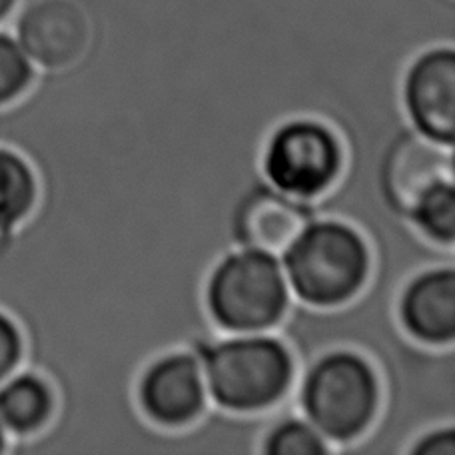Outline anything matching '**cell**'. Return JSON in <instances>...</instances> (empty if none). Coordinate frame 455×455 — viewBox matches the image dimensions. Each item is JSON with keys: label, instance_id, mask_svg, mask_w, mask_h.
Listing matches in <instances>:
<instances>
[{"label": "cell", "instance_id": "cell-1", "mask_svg": "<svg viewBox=\"0 0 455 455\" xmlns=\"http://www.w3.org/2000/svg\"><path fill=\"white\" fill-rule=\"evenodd\" d=\"M194 354L214 408L232 413L296 410V360L278 331L222 334Z\"/></svg>", "mask_w": 455, "mask_h": 455}, {"label": "cell", "instance_id": "cell-18", "mask_svg": "<svg viewBox=\"0 0 455 455\" xmlns=\"http://www.w3.org/2000/svg\"><path fill=\"white\" fill-rule=\"evenodd\" d=\"M16 6H19V0H0V22H4Z\"/></svg>", "mask_w": 455, "mask_h": 455}, {"label": "cell", "instance_id": "cell-7", "mask_svg": "<svg viewBox=\"0 0 455 455\" xmlns=\"http://www.w3.org/2000/svg\"><path fill=\"white\" fill-rule=\"evenodd\" d=\"M12 35L40 75H52L83 59L91 24L75 0H32L16 16Z\"/></svg>", "mask_w": 455, "mask_h": 455}, {"label": "cell", "instance_id": "cell-13", "mask_svg": "<svg viewBox=\"0 0 455 455\" xmlns=\"http://www.w3.org/2000/svg\"><path fill=\"white\" fill-rule=\"evenodd\" d=\"M408 222L421 238L455 250V178L426 186L408 208Z\"/></svg>", "mask_w": 455, "mask_h": 455}, {"label": "cell", "instance_id": "cell-19", "mask_svg": "<svg viewBox=\"0 0 455 455\" xmlns=\"http://www.w3.org/2000/svg\"><path fill=\"white\" fill-rule=\"evenodd\" d=\"M11 445H12L11 437H8V434H6V429L3 427V424H0V455H3V453H11Z\"/></svg>", "mask_w": 455, "mask_h": 455}, {"label": "cell", "instance_id": "cell-2", "mask_svg": "<svg viewBox=\"0 0 455 455\" xmlns=\"http://www.w3.org/2000/svg\"><path fill=\"white\" fill-rule=\"evenodd\" d=\"M291 402L296 411L326 437L334 455H346L378 419V370L354 349H328L299 373Z\"/></svg>", "mask_w": 455, "mask_h": 455}, {"label": "cell", "instance_id": "cell-10", "mask_svg": "<svg viewBox=\"0 0 455 455\" xmlns=\"http://www.w3.org/2000/svg\"><path fill=\"white\" fill-rule=\"evenodd\" d=\"M318 216L315 200H299L266 186L240 210L235 222L238 248H256L282 256L296 235Z\"/></svg>", "mask_w": 455, "mask_h": 455}, {"label": "cell", "instance_id": "cell-17", "mask_svg": "<svg viewBox=\"0 0 455 455\" xmlns=\"http://www.w3.org/2000/svg\"><path fill=\"white\" fill-rule=\"evenodd\" d=\"M403 455H455V424L427 427L405 448Z\"/></svg>", "mask_w": 455, "mask_h": 455}, {"label": "cell", "instance_id": "cell-6", "mask_svg": "<svg viewBox=\"0 0 455 455\" xmlns=\"http://www.w3.org/2000/svg\"><path fill=\"white\" fill-rule=\"evenodd\" d=\"M136 403L146 419L164 429H182L200 419L210 397L198 355L172 349L150 360L136 379Z\"/></svg>", "mask_w": 455, "mask_h": 455}, {"label": "cell", "instance_id": "cell-12", "mask_svg": "<svg viewBox=\"0 0 455 455\" xmlns=\"http://www.w3.org/2000/svg\"><path fill=\"white\" fill-rule=\"evenodd\" d=\"M38 202V178L30 162L12 146L0 142V259L12 248Z\"/></svg>", "mask_w": 455, "mask_h": 455}, {"label": "cell", "instance_id": "cell-4", "mask_svg": "<svg viewBox=\"0 0 455 455\" xmlns=\"http://www.w3.org/2000/svg\"><path fill=\"white\" fill-rule=\"evenodd\" d=\"M291 302L280 256L270 251L234 248L208 274L204 304L222 334L275 331Z\"/></svg>", "mask_w": 455, "mask_h": 455}, {"label": "cell", "instance_id": "cell-3", "mask_svg": "<svg viewBox=\"0 0 455 455\" xmlns=\"http://www.w3.org/2000/svg\"><path fill=\"white\" fill-rule=\"evenodd\" d=\"M280 262L296 302L338 307L362 294L371 272V251L352 224L318 216L283 250Z\"/></svg>", "mask_w": 455, "mask_h": 455}, {"label": "cell", "instance_id": "cell-16", "mask_svg": "<svg viewBox=\"0 0 455 455\" xmlns=\"http://www.w3.org/2000/svg\"><path fill=\"white\" fill-rule=\"evenodd\" d=\"M24 355H27V341L19 322L0 307V381L22 368Z\"/></svg>", "mask_w": 455, "mask_h": 455}, {"label": "cell", "instance_id": "cell-9", "mask_svg": "<svg viewBox=\"0 0 455 455\" xmlns=\"http://www.w3.org/2000/svg\"><path fill=\"white\" fill-rule=\"evenodd\" d=\"M397 320L421 346H455V264H435L411 275L397 299Z\"/></svg>", "mask_w": 455, "mask_h": 455}, {"label": "cell", "instance_id": "cell-15", "mask_svg": "<svg viewBox=\"0 0 455 455\" xmlns=\"http://www.w3.org/2000/svg\"><path fill=\"white\" fill-rule=\"evenodd\" d=\"M36 75V67L12 32L0 30V108L11 107L22 99Z\"/></svg>", "mask_w": 455, "mask_h": 455}, {"label": "cell", "instance_id": "cell-8", "mask_svg": "<svg viewBox=\"0 0 455 455\" xmlns=\"http://www.w3.org/2000/svg\"><path fill=\"white\" fill-rule=\"evenodd\" d=\"M402 102L416 132L455 148V44L429 46L410 62Z\"/></svg>", "mask_w": 455, "mask_h": 455}, {"label": "cell", "instance_id": "cell-14", "mask_svg": "<svg viewBox=\"0 0 455 455\" xmlns=\"http://www.w3.org/2000/svg\"><path fill=\"white\" fill-rule=\"evenodd\" d=\"M258 455H334L330 442L296 410L272 421Z\"/></svg>", "mask_w": 455, "mask_h": 455}, {"label": "cell", "instance_id": "cell-5", "mask_svg": "<svg viewBox=\"0 0 455 455\" xmlns=\"http://www.w3.org/2000/svg\"><path fill=\"white\" fill-rule=\"evenodd\" d=\"M346 164L339 136L318 118H290L272 130L262 150L266 182L299 200H318L334 188Z\"/></svg>", "mask_w": 455, "mask_h": 455}, {"label": "cell", "instance_id": "cell-11", "mask_svg": "<svg viewBox=\"0 0 455 455\" xmlns=\"http://www.w3.org/2000/svg\"><path fill=\"white\" fill-rule=\"evenodd\" d=\"M56 392L43 373L19 368L0 381V424L12 443L30 440L51 424ZM12 448V445H11Z\"/></svg>", "mask_w": 455, "mask_h": 455}]
</instances>
